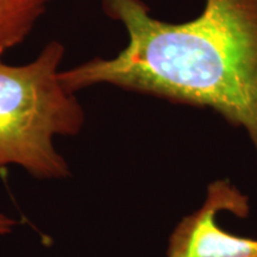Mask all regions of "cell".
<instances>
[{"label":"cell","instance_id":"5","mask_svg":"<svg viewBox=\"0 0 257 257\" xmlns=\"http://www.w3.org/2000/svg\"><path fill=\"white\" fill-rule=\"evenodd\" d=\"M16 224H17V221L15 219L5 216V214H0V234L11 232Z\"/></svg>","mask_w":257,"mask_h":257},{"label":"cell","instance_id":"4","mask_svg":"<svg viewBox=\"0 0 257 257\" xmlns=\"http://www.w3.org/2000/svg\"><path fill=\"white\" fill-rule=\"evenodd\" d=\"M51 0H0V59L27 40Z\"/></svg>","mask_w":257,"mask_h":257},{"label":"cell","instance_id":"2","mask_svg":"<svg viewBox=\"0 0 257 257\" xmlns=\"http://www.w3.org/2000/svg\"><path fill=\"white\" fill-rule=\"evenodd\" d=\"M63 55V44L51 41L27 64L0 59V170L14 165L38 179L70 175L54 140L76 136L85 111L60 80Z\"/></svg>","mask_w":257,"mask_h":257},{"label":"cell","instance_id":"1","mask_svg":"<svg viewBox=\"0 0 257 257\" xmlns=\"http://www.w3.org/2000/svg\"><path fill=\"white\" fill-rule=\"evenodd\" d=\"M101 3L124 24L126 47L61 70L64 87L104 83L211 108L245 131L257 160V0H205L198 17L178 24L149 16L141 0Z\"/></svg>","mask_w":257,"mask_h":257},{"label":"cell","instance_id":"3","mask_svg":"<svg viewBox=\"0 0 257 257\" xmlns=\"http://www.w3.org/2000/svg\"><path fill=\"white\" fill-rule=\"evenodd\" d=\"M249 210L248 197L229 180L211 182L201 206L174 227L166 257H257V238L227 232L217 224L220 212L245 218Z\"/></svg>","mask_w":257,"mask_h":257}]
</instances>
